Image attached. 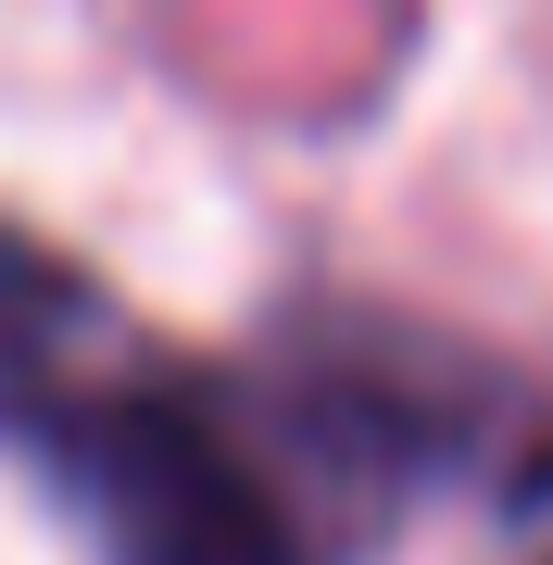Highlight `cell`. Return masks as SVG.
<instances>
[{"instance_id":"cell-1","label":"cell","mask_w":553,"mask_h":565,"mask_svg":"<svg viewBox=\"0 0 553 565\" xmlns=\"http://www.w3.org/2000/svg\"><path fill=\"white\" fill-rule=\"evenodd\" d=\"M252 403L352 553H377L440 490H491V515H553V390L428 315L289 302L252 352Z\"/></svg>"},{"instance_id":"cell-2","label":"cell","mask_w":553,"mask_h":565,"mask_svg":"<svg viewBox=\"0 0 553 565\" xmlns=\"http://www.w3.org/2000/svg\"><path fill=\"white\" fill-rule=\"evenodd\" d=\"M25 465L63 490L102 565H352L252 377L177 364L151 327L25 427Z\"/></svg>"},{"instance_id":"cell-3","label":"cell","mask_w":553,"mask_h":565,"mask_svg":"<svg viewBox=\"0 0 553 565\" xmlns=\"http://www.w3.org/2000/svg\"><path fill=\"white\" fill-rule=\"evenodd\" d=\"M126 340H139V315H126L76 252H51L39 226L0 214V452H25V427H39L63 390H88Z\"/></svg>"}]
</instances>
